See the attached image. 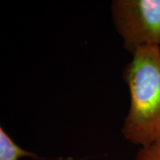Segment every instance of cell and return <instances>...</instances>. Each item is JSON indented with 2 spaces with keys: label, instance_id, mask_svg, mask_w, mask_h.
Listing matches in <instances>:
<instances>
[{
  "label": "cell",
  "instance_id": "1",
  "mask_svg": "<svg viewBox=\"0 0 160 160\" xmlns=\"http://www.w3.org/2000/svg\"><path fill=\"white\" fill-rule=\"evenodd\" d=\"M132 55L124 71L131 106L122 133L143 148L160 137V48H142Z\"/></svg>",
  "mask_w": 160,
  "mask_h": 160
},
{
  "label": "cell",
  "instance_id": "2",
  "mask_svg": "<svg viewBox=\"0 0 160 160\" xmlns=\"http://www.w3.org/2000/svg\"><path fill=\"white\" fill-rule=\"evenodd\" d=\"M111 11L126 51L160 48V0H117Z\"/></svg>",
  "mask_w": 160,
  "mask_h": 160
},
{
  "label": "cell",
  "instance_id": "3",
  "mask_svg": "<svg viewBox=\"0 0 160 160\" xmlns=\"http://www.w3.org/2000/svg\"><path fill=\"white\" fill-rule=\"evenodd\" d=\"M23 157L45 159L32 152L22 148L14 142L2 127L0 128V160H19Z\"/></svg>",
  "mask_w": 160,
  "mask_h": 160
},
{
  "label": "cell",
  "instance_id": "4",
  "mask_svg": "<svg viewBox=\"0 0 160 160\" xmlns=\"http://www.w3.org/2000/svg\"><path fill=\"white\" fill-rule=\"evenodd\" d=\"M135 160H160V137L151 145L140 148Z\"/></svg>",
  "mask_w": 160,
  "mask_h": 160
}]
</instances>
